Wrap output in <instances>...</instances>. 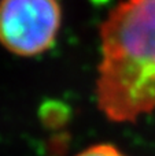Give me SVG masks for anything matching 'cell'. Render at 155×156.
Instances as JSON below:
<instances>
[{"instance_id": "cell-1", "label": "cell", "mask_w": 155, "mask_h": 156, "mask_svg": "<svg viewBox=\"0 0 155 156\" xmlns=\"http://www.w3.org/2000/svg\"><path fill=\"white\" fill-rule=\"evenodd\" d=\"M96 99L113 122L155 110V0H124L100 26Z\"/></svg>"}, {"instance_id": "cell-2", "label": "cell", "mask_w": 155, "mask_h": 156, "mask_svg": "<svg viewBox=\"0 0 155 156\" xmlns=\"http://www.w3.org/2000/svg\"><path fill=\"white\" fill-rule=\"evenodd\" d=\"M62 10L58 0H2L0 44L19 56H36L51 48Z\"/></svg>"}, {"instance_id": "cell-3", "label": "cell", "mask_w": 155, "mask_h": 156, "mask_svg": "<svg viewBox=\"0 0 155 156\" xmlns=\"http://www.w3.org/2000/svg\"><path fill=\"white\" fill-rule=\"evenodd\" d=\"M77 156H125L120 149H117L114 145L110 144H96L89 148H87L85 151H82L81 154Z\"/></svg>"}]
</instances>
